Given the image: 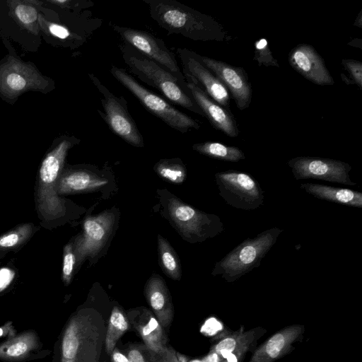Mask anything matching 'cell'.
I'll list each match as a JSON object with an SVG mask.
<instances>
[{"label": "cell", "instance_id": "5", "mask_svg": "<svg viewBox=\"0 0 362 362\" xmlns=\"http://www.w3.org/2000/svg\"><path fill=\"white\" fill-rule=\"evenodd\" d=\"M283 231L281 228L273 227L261 232L253 238L245 239L216 262L211 274L221 275L228 283L239 279L260 265L262 259Z\"/></svg>", "mask_w": 362, "mask_h": 362}, {"label": "cell", "instance_id": "35", "mask_svg": "<svg viewBox=\"0 0 362 362\" xmlns=\"http://www.w3.org/2000/svg\"><path fill=\"white\" fill-rule=\"evenodd\" d=\"M45 23H47L46 28L48 32L55 37L61 40H66L71 35L69 30L64 25L52 22L45 21Z\"/></svg>", "mask_w": 362, "mask_h": 362}, {"label": "cell", "instance_id": "19", "mask_svg": "<svg viewBox=\"0 0 362 362\" xmlns=\"http://www.w3.org/2000/svg\"><path fill=\"white\" fill-rule=\"evenodd\" d=\"M186 84L193 100L211 124L230 137L238 136V128L231 112L212 100L197 85L190 82H186Z\"/></svg>", "mask_w": 362, "mask_h": 362}, {"label": "cell", "instance_id": "18", "mask_svg": "<svg viewBox=\"0 0 362 362\" xmlns=\"http://www.w3.org/2000/svg\"><path fill=\"white\" fill-rule=\"evenodd\" d=\"M126 315L129 324L148 347L158 351L169 346L166 332L151 310L139 307L129 310Z\"/></svg>", "mask_w": 362, "mask_h": 362}, {"label": "cell", "instance_id": "41", "mask_svg": "<svg viewBox=\"0 0 362 362\" xmlns=\"http://www.w3.org/2000/svg\"><path fill=\"white\" fill-rule=\"evenodd\" d=\"M358 22H359L358 26L360 28H362L361 13H359V15L358 16ZM355 23H357V21H355Z\"/></svg>", "mask_w": 362, "mask_h": 362}, {"label": "cell", "instance_id": "21", "mask_svg": "<svg viewBox=\"0 0 362 362\" xmlns=\"http://www.w3.org/2000/svg\"><path fill=\"white\" fill-rule=\"evenodd\" d=\"M107 183V180L85 170H66L59 177L58 195L95 191Z\"/></svg>", "mask_w": 362, "mask_h": 362}, {"label": "cell", "instance_id": "15", "mask_svg": "<svg viewBox=\"0 0 362 362\" xmlns=\"http://www.w3.org/2000/svg\"><path fill=\"white\" fill-rule=\"evenodd\" d=\"M194 57L210 70L230 92L238 109H246L252 99V88L247 74L241 67L194 52Z\"/></svg>", "mask_w": 362, "mask_h": 362}, {"label": "cell", "instance_id": "22", "mask_svg": "<svg viewBox=\"0 0 362 362\" xmlns=\"http://www.w3.org/2000/svg\"><path fill=\"white\" fill-rule=\"evenodd\" d=\"M300 188L317 199L356 208L362 207V193L358 191L317 183H303Z\"/></svg>", "mask_w": 362, "mask_h": 362}, {"label": "cell", "instance_id": "23", "mask_svg": "<svg viewBox=\"0 0 362 362\" xmlns=\"http://www.w3.org/2000/svg\"><path fill=\"white\" fill-rule=\"evenodd\" d=\"M129 362H178L176 351L171 347L154 350L144 344H134L125 351Z\"/></svg>", "mask_w": 362, "mask_h": 362}, {"label": "cell", "instance_id": "31", "mask_svg": "<svg viewBox=\"0 0 362 362\" xmlns=\"http://www.w3.org/2000/svg\"><path fill=\"white\" fill-rule=\"evenodd\" d=\"M265 330L261 327L256 328L255 332L233 351L230 353L221 362H243L246 354L249 351H254L257 346L258 339L264 334Z\"/></svg>", "mask_w": 362, "mask_h": 362}, {"label": "cell", "instance_id": "33", "mask_svg": "<svg viewBox=\"0 0 362 362\" xmlns=\"http://www.w3.org/2000/svg\"><path fill=\"white\" fill-rule=\"evenodd\" d=\"M255 57L259 65L266 66H274L279 67L277 61L273 57L271 50L269 48L267 40L261 38L255 42Z\"/></svg>", "mask_w": 362, "mask_h": 362}, {"label": "cell", "instance_id": "9", "mask_svg": "<svg viewBox=\"0 0 362 362\" xmlns=\"http://www.w3.org/2000/svg\"><path fill=\"white\" fill-rule=\"evenodd\" d=\"M219 194L232 207L255 210L264 202V190L250 174L238 170H227L215 174Z\"/></svg>", "mask_w": 362, "mask_h": 362}, {"label": "cell", "instance_id": "25", "mask_svg": "<svg viewBox=\"0 0 362 362\" xmlns=\"http://www.w3.org/2000/svg\"><path fill=\"white\" fill-rule=\"evenodd\" d=\"M192 148L202 155L225 161L238 162L245 158L244 153L239 148L218 142L206 141L195 144Z\"/></svg>", "mask_w": 362, "mask_h": 362}, {"label": "cell", "instance_id": "12", "mask_svg": "<svg viewBox=\"0 0 362 362\" xmlns=\"http://www.w3.org/2000/svg\"><path fill=\"white\" fill-rule=\"evenodd\" d=\"M292 174L297 180L315 179L355 186L351 180V165L343 161L312 156H298L288 161Z\"/></svg>", "mask_w": 362, "mask_h": 362}, {"label": "cell", "instance_id": "38", "mask_svg": "<svg viewBox=\"0 0 362 362\" xmlns=\"http://www.w3.org/2000/svg\"><path fill=\"white\" fill-rule=\"evenodd\" d=\"M111 362H129L125 354L115 347L110 354Z\"/></svg>", "mask_w": 362, "mask_h": 362}, {"label": "cell", "instance_id": "40", "mask_svg": "<svg viewBox=\"0 0 362 362\" xmlns=\"http://www.w3.org/2000/svg\"><path fill=\"white\" fill-rule=\"evenodd\" d=\"M176 357L178 362H189V358L180 353L176 352Z\"/></svg>", "mask_w": 362, "mask_h": 362}, {"label": "cell", "instance_id": "3", "mask_svg": "<svg viewBox=\"0 0 362 362\" xmlns=\"http://www.w3.org/2000/svg\"><path fill=\"white\" fill-rule=\"evenodd\" d=\"M122 51L125 64L140 80L158 89L171 102L194 113L204 116L193 100L186 81H181L137 50H132L127 45L122 47Z\"/></svg>", "mask_w": 362, "mask_h": 362}, {"label": "cell", "instance_id": "17", "mask_svg": "<svg viewBox=\"0 0 362 362\" xmlns=\"http://www.w3.org/2000/svg\"><path fill=\"white\" fill-rule=\"evenodd\" d=\"M305 327L300 325L281 329L253 351L249 362H274L284 356L302 339Z\"/></svg>", "mask_w": 362, "mask_h": 362}, {"label": "cell", "instance_id": "34", "mask_svg": "<svg viewBox=\"0 0 362 362\" xmlns=\"http://www.w3.org/2000/svg\"><path fill=\"white\" fill-rule=\"evenodd\" d=\"M341 64L351 76V80L360 89L362 88V63L354 59H342Z\"/></svg>", "mask_w": 362, "mask_h": 362}, {"label": "cell", "instance_id": "6", "mask_svg": "<svg viewBox=\"0 0 362 362\" xmlns=\"http://www.w3.org/2000/svg\"><path fill=\"white\" fill-rule=\"evenodd\" d=\"M167 194L165 209L168 217L187 241L202 242L223 231V224L219 216L199 211L168 192Z\"/></svg>", "mask_w": 362, "mask_h": 362}, {"label": "cell", "instance_id": "26", "mask_svg": "<svg viewBox=\"0 0 362 362\" xmlns=\"http://www.w3.org/2000/svg\"><path fill=\"white\" fill-rule=\"evenodd\" d=\"M158 249L160 264L165 274L172 279L180 280L182 274L180 259L168 240L160 235H158Z\"/></svg>", "mask_w": 362, "mask_h": 362}, {"label": "cell", "instance_id": "2", "mask_svg": "<svg viewBox=\"0 0 362 362\" xmlns=\"http://www.w3.org/2000/svg\"><path fill=\"white\" fill-rule=\"evenodd\" d=\"M106 327L104 317L95 309L74 314L62 337L61 362H100Z\"/></svg>", "mask_w": 362, "mask_h": 362}, {"label": "cell", "instance_id": "16", "mask_svg": "<svg viewBox=\"0 0 362 362\" xmlns=\"http://www.w3.org/2000/svg\"><path fill=\"white\" fill-rule=\"evenodd\" d=\"M290 65L310 81L320 85H332L334 80L324 59L310 45L300 44L289 54Z\"/></svg>", "mask_w": 362, "mask_h": 362}, {"label": "cell", "instance_id": "29", "mask_svg": "<svg viewBox=\"0 0 362 362\" xmlns=\"http://www.w3.org/2000/svg\"><path fill=\"white\" fill-rule=\"evenodd\" d=\"M35 341L33 334H22L0 346V357L6 359L21 358L34 347Z\"/></svg>", "mask_w": 362, "mask_h": 362}, {"label": "cell", "instance_id": "8", "mask_svg": "<svg viewBox=\"0 0 362 362\" xmlns=\"http://www.w3.org/2000/svg\"><path fill=\"white\" fill-rule=\"evenodd\" d=\"M51 81L33 64L12 55L0 64V95L7 99L16 98L30 90L45 93L51 89Z\"/></svg>", "mask_w": 362, "mask_h": 362}, {"label": "cell", "instance_id": "27", "mask_svg": "<svg viewBox=\"0 0 362 362\" xmlns=\"http://www.w3.org/2000/svg\"><path fill=\"white\" fill-rule=\"evenodd\" d=\"M35 230L33 223L21 224L0 235V252L15 250L25 244Z\"/></svg>", "mask_w": 362, "mask_h": 362}, {"label": "cell", "instance_id": "32", "mask_svg": "<svg viewBox=\"0 0 362 362\" xmlns=\"http://www.w3.org/2000/svg\"><path fill=\"white\" fill-rule=\"evenodd\" d=\"M76 266V256L74 252L73 242L66 244L63 251L62 279L66 285H69L72 279Z\"/></svg>", "mask_w": 362, "mask_h": 362}, {"label": "cell", "instance_id": "37", "mask_svg": "<svg viewBox=\"0 0 362 362\" xmlns=\"http://www.w3.org/2000/svg\"><path fill=\"white\" fill-rule=\"evenodd\" d=\"M16 273L13 269L4 267L0 269V292L5 290L13 281Z\"/></svg>", "mask_w": 362, "mask_h": 362}, {"label": "cell", "instance_id": "28", "mask_svg": "<svg viewBox=\"0 0 362 362\" xmlns=\"http://www.w3.org/2000/svg\"><path fill=\"white\" fill-rule=\"evenodd\" d=\"M32 1H12L9 7L13 17L23 28L35 31L39 18L38 11Z\"/></svg>", "mask_w": 362, "mask_h": 362}, {"label": "cell", "instance_id": "4", "mask_svg": "<svg viewBox=\"0 0 362 362\" xmlns=\"http://www.w3.org/2000/svg\"><path fill=\"white\" fill-rule=\"evenodd\" d=\"M78 141L73 136L59 137L41 163L38 174L37 205L40 216L46 221L64 214V204L57 191V182L67 153Z\"/></svg>", "mask_w": 362, "mask_h": 362}, {"label": "cell", "instance_id": "36", "mask_svg": "<svg viewBox=\"0 0 362 362\" xmlns=\"http://www.w3.org/2000/svg\"><path fill=\"white\" fill-rule=\"evenodd\" d=\"M49 2L64 8L79 9H83L93 6V3L89 1L55 0L50 1Z\"/></svg>", "mask_w": 362, "mask_h": 362}, {"label": "cell", "instance_id": "1", "mask_svg": "<svg viewBox=\"0 0 362 362\" xmlns=\"http://www.w3.org/2000/svg\"><path fill=\"white\" fill-rule=\"evenodd\" d=\"M151 17L168 34L192 40L223 41L226 32L211 16L175 0H144Z\"/></svg>", "mask_w": 362, "mask_h": 362}, {"label": "cell", "instance_id": "14", "mask_svg": "<svg viewBox=\"0 0 362 362\" xmlns=\"http://www.w3.org/2000/svg\"><path fill=\"white\" fill-rule=\"evenodd\" d=\"M177 52L181 60L185 81L197 85L218 104L228 107L229 93L223 83L194 57V52L178 48Z\"/></svg>", "mask_w": 362, "mask_h": 362}, {"label": "cell", "instance_id": "20", "mask_svg": "<svg viewBox=\"0 0 362 362\" xmlns=\"http://www.w3.org/2000/svg\"><path fill=\"white\" fill-rule=\"evenodd\" d=\"M144 293L151 310L165 331L173 320L174 308L171 296L162 277L153 274L146 284Z\"/></svg>", "mask_w": 362, "mask_h": 362}, {"label": "cell", "instance_id": "11", "mask_svg": "<svg viewBox=\"0 0 362 362\" xmlns=\"http://www.w3.org/2000/svg\"><path fill=\"white\" fill-rule=\"evenodd\" d=\"M115 220V213L110 211L85 218L81 234L73 241L77 267L99 255L112 233Z\"/></svg>", "mask_w": 362, "mask_h": 362}, {"label": "cell", "instance_id": "24", "mask_svg": "<svg viewBox=\"0 0 362 362\" xmlns=\"http://www.w3.org/2000/svg\"><path fill=\"white\" fill-rule=\"evenodd\" d=\"M129 322L122 308L113 307L106 327L105 351L110 355L119 338L129 329Z\"/></svg>", "mask_w": 362, "mask_h": 362}, {"label": "cell", "instance_id": "42", "mask_svg": "<svg viewBox=\"0 0 362 362\" xmlns=\"http://www.w3.org/2000/svg\"><path fill=\"white\" fill-rule=\"evenodd\" d=\"M189 362H202V359H193L189 361Z\"/></svg>", "mask_w": 362, "mask_h": 362}, {"label": "cell", "instance_id": "30", "mask_svg": "<svg viewBox=\"0 0 362 362\" xmlns=\"http://www.w3.org/2000/svg\"><path fill=\"white\" fill-rule=\"evenodd\" d=\"M154 170L160 177L173 184H181L186 178L185 166L179 158L160 160Z\"/></svg>", "mask_w": 362, "mask_h": 362}, {"label": "cell", "instance_id": "39", "mask_svg": "<svg viewBox=\"0 0 362 362\" xmlns=\"http://www.w3.org/2000/svg\"><path fill=\"white\" fill-rule=\"evenodd\" d=\"M202 362H220L218 354L213 350H210L209 353L202 358Z\"/></svg>", "mask_w": 362, "mask_h": 362}, {"label": "cell", "instance_id": "13", "mask_svg": "<svg viewBox=\"0 0 362 362\" xmlns=\"http://www.w3.org/2000/svg\"><path fill=\"white\" fill-rule=\"evenodd\" d=\"M112 26L129 45L181 81H185L175 54L167 47L162 40L146 31L116 25H112Z\"/></svg>", "mask_w": 362, "mask_h": 362}, {"label": "cell", "instance_id": "10", "mask_svg": "<svg viewBox=\"0 0 362 362\" xmlns=\"http://www.w3.org/2000/svg\"><path fill=\"white\" fill-rule=\"evenodd\" d=\"M89 76L103 95L101 103L104 112L100 110L98 112L110 129L128 144L136 147H144L142 135L129 112L125 98L115 95L93 74H89Z\"/></svg>", "mask_w": 362, "mask_h": 362}, {"label": "cell", "instance_id": "7", "mask_svg": "<svg viewBox=\"0 0 362 362\" xmlns=\"http://www.w3.org/2000/svg\"><path fill=\"white\" fill-rule=\"evenodd\" d=\"M110 72L148 111L171 128L181 133L187 132L192 129H199L200 128L199 122L174 107L161 97L142 86L124 69L112 66Z\"/></svg>", "mask_w": 362, "mask_h": 362}]
</instances>
